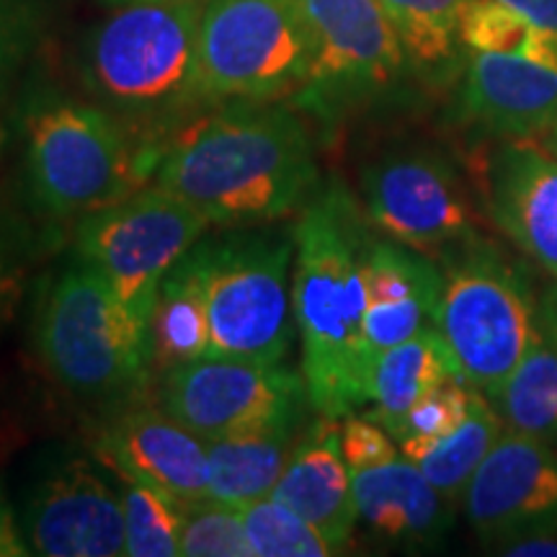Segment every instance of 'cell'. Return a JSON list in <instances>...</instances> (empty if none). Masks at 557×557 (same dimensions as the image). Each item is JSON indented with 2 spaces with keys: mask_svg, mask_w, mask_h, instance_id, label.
Segmentation results:
<instances>
[{
  "mask_svg": "<svg viewBox=\"0 0 557 557\" xmlns=\"http://www.w3.org/2000/svg\"><path fill=\"white\" fill-rule=\"evenodd\" d=\"M152 176L225 230L287 218L318 191L308 127L274 101H233L178 129Z\"/></svg>",
  "mask_w": 557,
  "mask_h": 557,
  "instance_id": "1",
  "label": "cell"
},
{
  "mask_svg": "<svg viewBox=\"0 0 557 557\" xmlns=\"http://www.w3.org/2000/svg\"><path fill=\"white\" fill-rule=\"evenodd\" d=\"M372 222L338 181L318 189L295 225L292 312L310 408L346 418L369 403L364 346Z\"/></svg>",
  "mask_w": 557,
  "mask_h": 557,
  "instance_id": "2",
  "label": "cell"
},
{
  "mask_svg": "<svg viewBox=\"0 0 557 557\" xmlns=\"http://www.w3.org/2000/svg\"><path fill=\"white\" fill-rule=\"evenodd\" d=\"M21 169L34 205L50 218H86L137 191L163 145H137L107 109L34 94L18 116Z\"/></svg>",
  "mask_w": 557,
  "mask_h": 557,
  "instance_id": "3",
  "label": "cell"
},
{
  "mask_svg": "<svg viewBox=\"0 0 557 557\" xmlns=\"http://www.w3.org/2000/svg\"><path fill=\"white\" fill-rule=\"evenodd\" d=\"M199 24L194 0L127 3L88 37L83 81L127 120H173L201 103Z\"/></svg>",
  "mask_w": 557,
  "mask_h": 557,
  "instance_id": "4",
  "label": "cell"
},
{
  "mask_svg": "<svg viewBox=\"0 0 557 557\" xmlns=\"http://www.w3.org/2000/svg\"><path fill=\"white\" fill-rule=\"evenodd\" d=\"M39 359L78 398H129L150 374L148 336L90 263L75 256L41 297Z\"/></svg>",
  "mask_w": 557,
  "mask_h": 557,
  "instance_id": "5",
  "label": "cell"
},
{
  "mask_svg": "<svg viewBox=\"0 0 557 557\" xmlns=\"http://www.w3.org/2000/svg\"><path fill=\"white\" fill-rule=\"evenodd\" d=\"M442 259L444 282L434 329L447 341L465 380L493 400L532 338L537 315L532 278L483 235Z\"/></svg>",
  "mask_w": 557,
  "mask_h": 557,
  "instance_id": "6",
  "label": "cell"
},
{
  "mask_svg": "<svg viewBox=\"0 0 557 557\" xmlns=\"http://www.w3.org/2000/svg\"><path fill=\"white\" fill-rule=\"evenodd\" d=\"M209 346L207 357L282 364L295 341L289 267L295 230L227 227L201 238Z\"/></svg>",
  "mask_w": 557,
  "mask_h": 557,
  "instance_id": "7",
  "label": "cell"
},
{
  "mask_svg": "<svg viewBox=\"0 0 557 557\" xmlns=\"http://www.w3.org/2000/svg\"><path fill=\"white\" fill-rule=\"evenodd\" d=\"M310 65L312 34L299 0H209L201 9V103L299 94Z\"/></svg>",
  "mask_w": 557,
  "mask_h": 557,
  "instance_id": "8",
  "label": "cell"
},
{
  "mask_svg": "<svg viewBox=\"0 0 557 557\" xmlns=\"http://www.w3.org/2000/svg\"><path fill=\"white\" fill-rule=\"evenodd\" d=\"M209 220L163 186H148L81 218L75 256L107 278L148 336L163 276L209 233Z\"/></svg>",
  "mask_w": 557,
  "mask_h": 557,
  "instance_id": "9",
  "label": "cell"
},
{
  "mask_svg": "<svg viewBox=\"0 0 557 557\" xmlns=\"http://www.w3.org/2000/svg\"><path fill=\"white\" fill-rule=\"evenodd\" d=\"M310 406L305 377L282 364L201 357L160 382V408L201 438L302 426Z\"/></svg>",
  "mask_w": 557,
  "mask_h": 557,
  "instance_id": "10",
  "label": "cell"
},
{
  "mask_svg": "<svg viewBox=\"0 0 557 557\" xmlns=\"http://www.w3.org/2000/svg\"><path fill=\"white\" fill-rule=\"evenodd\" d=\"M361 189L372 227L418 253L444 256L480 235L462 181L436 152L380 158L361 176Z\"/></svg>",
  "mask_w": 557,
  "mask_h": 557,
  "instance_id": "11",
  "label": "cell"
},
{
  "mask_svg": "<svg viewBox=\"0 0 557 557\" xmlns=\"http://www.w3.org/2000/svg\"><path fill=\"white\" fill-rule=\"evenodd\" d=\"M299 5L312 34V65L299 107L325 114L398 78L408 54L380 0H299Z\"/></svg>",
  "mask_w": 557,
  "mask_h": 557,
  "instance_id": "12",
  "label": "cell"
},
{
  "mask_svg": "<svg viewBox=\"0 0 557 557\" xmlns=\"http://www.w3.org/2000/svg\"><path fill=\"white\" fill-rule=\"evenodd\" d=\"M18 517L32 555H124L122 493L81 455H60L41 465Z\"/></svg>",
  "mask_w": 557,
  "mask_h": 557,
  "instance_id": "13",
  "label": "cell"
},
{
  "mask_svg": "<svg viewBox=\"0 0 557 557\" xmlns=\"http://www.w3.org/2000/svg\"><path fill=\"white\" fill-rule=\"evenodd\" d=\"M470 527L485 547L557 532V447L504 429L465 491Z\"/></svg>",
  "mask_w": 557,
  "mask_h": 557,
  "instance_id": "14",
  "label": "cell"
},
{
  "mask_svg": "<svg viewBox=\"0 0 557 557\" xmlns=\"http://www.w3.org/2000/svg\"><path fill=\"white\" fill-rule=\"evenodd\" d=\"M94 455L120 480L163 487L184 500L209 498L207 438L160 406L116 410L96 436Z\"/></svg>",
  "mask_w": 557,
  "mask_h": 557,
  "instance_id": "15",
  "label": "cell"
},
{
  "mask_svg": "<svg viewBox=\"0 0 557 557\" xmlns=\"http://www.w3.org/2000/svg\"><path fill=\"white\" fill-rule=\"evenodd\" d=\"M493 225L557 278V156L534 137H508L485 165Z\"/></svg>",
  "mask_w": 557,
  "mask_h": 557,
  "instance_id": "16",
  "label": "cell"
},
{
  "mask_svg": "<svg viewBox=\"0 0 557 557\" xmlns=\"http://www.w3.org/2000/svg\"><path fill=\"white\" fill-rule=\"evenodd\" d=\"M457 114L487 135L540 137L557 122V73L521 54L475 52Z\"/></svg>",
  "mask_w": 557,
  "mask_h": 557,
  "instance_id": "17",
  "label": "cell"
},
{
  "mask_svg": "<svg viewBox=\"0 0 557 557\" xmlns=\"http://www.w3.org/2000/svg\"><path fill=\"white\" fill-rule=\"evenodd\" d=\"M271 498L289 506L338 553H344L357 529L359 511L354 500L351 470L341 451L338 418L320 416L297 436Z\"/></svg>",
  "mask_w": 557,
  "mask_h": 557,
  "instance_id": "18",
  "label": "cell"
},
{
  "mask_svg": "<svg viewBox=\"0 0 557 557\" xmlns=\"http://www.w3.org/2000/svg\"><path fill=\"white\" fill-rule=\"evenodd\" d=\"M442 267L426 253L393 240H374L367 267L364 346L369 367L387 348L434 325Z\"/></svg>",
  "mask_w": 557,
  "mask_h": 557,
  "instance_id": "19",
  "label": "cell"
},
{
  "mask_svg": "<svg viewBox=\"0 0 557 557\" xmlns=\"http://www.w3.org/2000/svg\"><path fill=\"white\" fill-rule=\"evenodd\" d=\"M351 483L359 519L387 545L431 549L442 545L455 527L451 500L408 457L354 470Z\"/></svg>",
  "mask_w": 557,
  "mask_h": 557,
  "instance_id": "20",
  "label": "cell"
},
{
  "mask_svg": "<svg viewBox=\"0 0 557 557\" xmlns=\"http://www.w3.org/2000/svg\"><path fill=\"white\" fill-rule=\"evenodd\" d=\"M491 403L508 429L557 447V284H549L537 297L524 357Z\"/></svg>",
  "mask_w": 557,
  "mask_h": 557,
  "instance_id": "21",
  "label": "cell"
},
{
  "mask_svg": "<svg viewBox=\"0 0 557 557\" xmlns=\"http://www.w3.org/2000/svg\"><path fill=\"white\" fill-rule=\"evenodd\" d=\"M447 380H465V374L442 333L429 325L374 359L369 372V418L395 438L410 408Z\"/></svg>",
  "mask_w": 557,
  "mask_h": 557,
  "instance_id": "22",
  "label": "cell"
},
{
  "mask_svg": "<svg viewBox=\"0 0 557 557\" xmlns=\"http://www.w3.org/2000/svg\"><path fill=\"white\" fill-rule=\"evenodd\" d=\"M209 323L199 246L160 282L148 323L150 369L165 374L173 367L207 357Z\"/></svg>",
  "mask_w": 557,
  "mask_h": 557,
  "instance_id": "23",
  "label": "cell"
},
{
  "mask_svg": "<svg viewBox=\"0 0 557 557\" xmlns=\"http://www.w3.org/2000/svg\"><path fill=\"white\" fill-rule=\"evenodd\" d=\"M297 436L299 426H282L209 438V498L235 508L269 498L287 468Z\"/></svg>",
  "mask_w": 557,
  "mask_h": 557,
  "instance_id": "24",
  "label": "cell"
},
{
  "mask_svg": "<svg viewBox=\"0 0 557 557\" xmlns=\"http://www.w3.org/2000/svg\"><path fill=\"white\" fill-rule=\"evenodd\" d=\"M504 426L506 423L496 406L478 389L468 418L455 431H449L447 436L436 438V442H431L429 447L416 451L408 459L421 468L429 483L444 498L455 504L465 496L480 462L493 449V444L498 442V436L504 434Z\"/></svg>",
  "mask_w": 557,
  "mask_h": 557,
  "instance_id": "25",
  "label": "cell"
},
{
  "mask_svg": "<svg viewBox=\"0 0 557 557\" xmlns=\"http://www.w3.org/2000/svg\"><path fill=\"white\" fill-rule=\"evenodd\" d=\"M186 504L163 487L122 480L124 555L176 557L181 547Z\"/></svg>",
  "mask_w": 557,
  "mask_h": 557,
  "instance_id": "26",
  "label": "cell"
},
{
  "mask_svg": "<svg viewBox=\"0 0 557 557\" xmlns=\"http://www.w3.org/2000/svg\"><path fill=\"white\" fill-rule=\"evenodd\" d=\"M403 41V50L418 65H436L455 52L459 18L468 0H380Z\"/></svg>",
  "mask_w": 557,
  "mask_h": 557,
  "instance_id": "27",
  "label": "cell"
},
{
  "mask_svg": "<svg viewBox=\"0 0 557 557\" xmlns=\"http://www.w3.org/2000/svg\"><path fill=\"white\" fill-rule=\"evenodd\" d=\"M243 511L246 537L253 557H325L338 555L315 527L308 524L289 506L274 498H261Z\"/></svg>",
  "mask_w": 557,
  "mask_h": 557,
  "instance_id": "28",
  "label": "cell"
},
{
  "mask_svg": "<svg viewBox=\"0 0 557 557\" xmlns=\"http://www.w3.org/2000/svg\"><path fill=\"white\" fill-rule=\"evenodd\" d=\"M181 557H253L243 524V511L214 498L186 504L181 529Z\"/></svg>",
  "mask_w": 557,
  "mask_h": 557,
  "instance_id": "29",
  "label": "cell"
},
{
  "mask_svg": "<svg viewBox=\"0 0 557 557\" xmlns=\"http://www.w3.org/2000/svg\"><path fill=\"white\" fill-rule=\"evenodd\" d=\"M475 393L478 387H472L468 380H447L423 395L410 408L400 431L395 434L403 457H413L416 451L429 447L431 442L455 431L468 418Z\"/></svg>",
  "mask_w": 557,
  "mask_h": 557,
  "instance_id": "30",
  "label": "cell"
},
{
  "mask_svg": "<svg viewBox=\"0 0 557 557\" xmlns=\"http://www.w3.org/2000/svg\"><path fill=\"white\" fill-rule=\"evenodd\" d=\"M532 26L500 0H468L459 18V41L472 52L519 54Z\"/></svg>",
  "mask_w": 557,
  "mask_h": 557,
  "instance_id": "31",
  "label": "cell"
},
{
  "mask_svg": "<svg viewBox=\"0 0 557 557\" xmlns=\"http://www.w3.org/2000/svg\"><path fill=\"white\" fill-rule=\"evenodd\" d=\"M395 444L398 442L389 436V431L380 426L377 421H372L369 416L359 418L351 413L341 423V451H344V459L351 472L398 457Z\"/></svg>",
  "mask_w": 557,
  "mask_h": 557,
  "instance_id": "32",
  "label": "cell"
},
{
  "mask_svg": "<svg viewBox=\"0 0 557 557\" xmlns=\"http://www.w3.org/2000/svg\"><path fill=\"white\" fill-rule=\"evenodd\" d=\"M34 37V9L29 0H0V99Z\"/></svg>",
  "mask_w": 557,
  "mask_h": 557,
  "instance_id": "33",
  "label": "cell"
},
{
  "mask_svg": "<svg viewBox=\"0 0 557 557\" xmlns=\"http://www.w3.org/2000/svg\"><path fill=\"white\" fill-rule=\"evenodd\" d=\"M26 267L13 248L9 235L0 230V336L9 331L16 312L24 302Z\"/></svg>",
  "mask_w": 557,
  "mask_h": 557,
  "instance_id": "34",
  "label": "cell"
},
{
  "mask_svg": "<svg viewBox=\"0 0 557 557\" xmlns=\"http://www.w3.org/2000/svg\"><path fill=\"white\" fill-rule=\"evenodd\" d=\"M32 555L29 542H26L21 517L13 508L9 493L0 483V557H26Z\"/></svg>",
  "mask_w": 557,
  "mask_h": 557,
  "instance_id": "35",
  "label": "cell"
},
{
  "mask_svg": "<svg viewBox=\"0 0 557 557\" xmlns=\"http://www.w3.org/2000/svg\"><path fill=\"white\" fill-rule=\"evenodd\" d=\"M521 58L537 62V65L557 73V29H545V26H532L521 45Z\"/></svg>",
  "mask_w": 557,
  "mask_h": 557,
  "instance_id": "36",
  "label": "cell"
},
{
  "mask_svg": "<svg viewBox=\"0 0 557 557\" xmlns=\"http://www.w3.org/2000/svg\"><path fill=\"white\" fill-rule=\"evenodd\" d=\"M500 555H517V557H557V532L555 534H532V537H521L506 542L498 547Z\"/></svg>",
  "mask_w": 557,
  "mask_h": 557,
  "instance_id": "37",
  "label": "cell"
},
{
  "mask_svg": "<svg viewBox=\"0 0 557 557\" xmlns=\"http://www.w3.org/2000/svg\"><path fill=\"white\" fill-rule=\"evenodd\" d=\"M500 3L521 13L534 26L557 29V0H500Z\"/></svg>",
  "mask_w": 557,
  "mask_h": 557,
  "instance_id": "38",
  "label": "cell"
},
{
  "mask_svg": "<svg viewBox=\"0 0 557 557\" xmlns=\"http://www.w3.org/2000/svg\"><path fill=\"white\" fill-rule=\"evenodd\" d=\"M540 139H542V145L553 152V156H557V122L553 124V127H547L545 132H542Z\"/></svg>",
  "mask_w": 557,
  "mask_h": 557,
  "instance_id": "39",
  "label": "cell"
},
{
  "mask_svg": "<svg viewBox=\"0 0 557 557\" xmlns=\"http://www.w3.org/2000/svg\"><path fill=\"white\" fill-rule=\"evenodd\" d=\"M111 3H156V0H111ZM158 3H165V0H158Z\"/></svg>",
  "mask_w": 557,
  "mask_h": 557,
  "instance_id": "40",
  "label": "cell"
}]
</instances>
